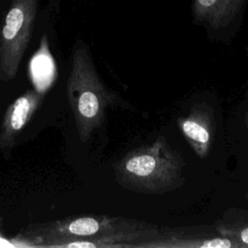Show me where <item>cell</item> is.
I'll return each instance as SVG.
<instances>
[{
    "mask_svg": "<svg viewBox=\"0 0 248 248\" xmlns=\"http://www.w3.org/2000/svg\"><path fill=\"white\" fill-rule=\"evenodd\" d=\"M115 179L123 188L146 195H163L185 181V161L166 137L127 152L112 165Z\"/></svg>",
    "mask_w": 248,
    "mask_h": 248,
    "instance_id": "1",
    "label": "cell"
},
{
    "mask_svg": "<svg viewBox=\"0 0 248 248\" xmlns=\"http://www.w3.org/2000/svg\"><path fill=\"white\" fill-rule=\"evenodd\" d=\"M66 92L78 135L82 142L87 141L92 133L103 124L108 107L122 104L129 106L117 92L103 83L89 48L81 40H78L73 47Z\"/></svg>",
    "mask_w": 248,
    "mask_h": 248,
    "instance_id": "2",
    "label": "cell"
},
{
    "mask_svg": "<svg viewBox=\"0 0 248 248\" xmlns=\"http://www.w3.org/2000/svg\"><path fill=\"white\" fill-rule=\"evenodd\" d=\"M123 216L80 215L31 224L13 241L16 246L59 248L77 238L102 233L114 228Z\"/></svg>",
    "mask_w": 248,
    "mask_h": 248,
    "instance_id": "3",
    "label": "cell"
},
{
    "mask_svg": "<svg viewBox=\"0 0 248 248\" xmlns=\"http://www.w3.org/2000/svg\"><path fill=\"white\" fill-rule=\"evenodd\" d=\"M38 0H13L0 30V79H14L32 37Z\"/></svg>",
    "mask_w": 248,
    "mask_h": 248,
    "instance_id": "4",
    "label": "cell"
},
{
    "mask_svg": "<svg viewBox=\"0 0 248 248\" xmlns=\"http://www.w3.org/2000/svg\"><path fill=\"white\" fill-rule=\"evenodd\" d=\"M160 226L122 217L112 229L102 233L77 238L62 244L59 248H140L154 239Z\"/></svg>",
    "mask_w": 248,
    "mask_h": 248,
    "instance_id": "5",
    "label": "cell"
},
{
    "mask_svg": "<svg viewBox=\"0 0 248 248\" xmlns=\"http://www.w3.org/2000/svg\"><path fill=\"white\" fill-rule=\"evenodd\" d=\"M140 248H239L232 240L219 235L213 226L160 227L157 236Z\"/></svg>",
    "mask_w": 248,
    "mask_h": 248,
    "instance_id": "6",
    "label": "cell"
},
{
    "mask_svg": "<svg viewBox=\"0 0 248 248\" xmlns=\"http://www.w3.org/2000/svg\"><path fill=\"white\" fill-rule=\"evenodd\" d=\"M248 0H192V18L197 25L212 33L237 26Z\"/></svg>",
    "mask_w": 248,
    "mask_h": 248,
    "instance_id": "7",
    "label": "cell"
},
{
    "mask_svg": "<svg viewBox=\"0 0 248 248\" xmlns=\"http://www.w3.org/2000/svg\"><path fill=\"white\" fill-rule=\"evenodd\" d=\"M177 125L195 154L201 159L206 158L214 142L216 131L212 108L204 102L197 103L187 115L177 118Z\"/></svg>",
    "mask_w": 248,
    "mask_h": 248,
    "instance_id": "8",
    "label": "cell"
},
{
    "mask_svg": "<svg viewBox=\"0 0 248 248\" xmlns=\"http://www.w3.org/2000/svg\"><path fill=\"white\" fill-rule=\"evenodd\" d=\"M44 95L35 89L27 90L17 97L6 109L0 125V147H13L16 138L31 120L39 108Z\"/></svg>",
    "mask_w": 248,
    "mask_h": 248,
    "instance_id": "9",
    "label": "cell"
},
{
    "mask_svg": "<svg viewBox=\"0 0 248 248\" xmlns=\"http://www.w3.org/2000/svg\"><path fill=\"white\" fill-rule=\"evenodd\" d=\"M28 74L34 89L42 95H45L55 81L56 65L49 50L46 35L42 37L39 48L29 61Z\"/></svg>",
    "mask_w": 248,
    "mask_h": 248,
    "instance_id": "10",
    "label": "cell"
},
{
    "mask_svg": "<svg viewBox=\"0 0 248 248\" xmlns=\"http://www.w3.org/2000/svg\"><path fill=\"white\" fill-rule=\"evenodd\" d=\"M215 232L232 240L239 248H248V211L242 208H228L213 225Z\"/></svg>",
    "mask_w": 248,
    "mask_h": 248,
    "instance_id": "11",
    "label": "cell"
},
{
    "mask_svg": "<svg viewBox=\"0 0 248 248\" xmlns=\"http://www.w3.org/2000/svg\"><path fill=\"white\" fill-rule=\"evenodd\" d=\"M245 122H246V125L248 126V111H247V113L245 115Z\"/></svg>",
    "mask_w": 248,
    "mask_h": 248,
    "instance_id": "12",
    "label": "cell"
},
{
    "mask_svg": "<svg viewBox=\"0 0 248 248\" xmlns=\"http://www.w3.org/2000/svg\"><path fill=\"white\" fill-rule=\"evenodd\" d=\"M245 198H246V200L248 201V193H245Z\"/></svg>",
    "mask_w": 248,
    "mask_h": 248,
    "instance_id": "13",
    "label": "cell"
}]
</instances>
